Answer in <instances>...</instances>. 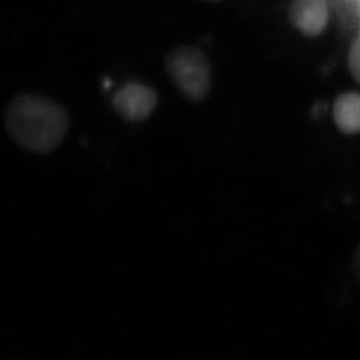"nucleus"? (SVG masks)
<instances>
[{"label":"nucleus","instance_id":"nucleus-1","mask_svg":"<svg viewBox=\"0 0 360 360\" xmlns=\"http://www.w3.org/2000/svg\"><path fill=\"white\" fill-rule=\"evenodd\" d=\"M4 124L16 144L34 154H50L65 141L70 119L63 105L37 94L15 96Z\"/></svg>","mask_w":360,"mask_h":360},{"label":"nucleus","instance_id":"nucleus-2","mask_svg":"<svg viewBox=\"0 0 360 360\" xmlns=\"http://www.w3.org/2000/svg\"><path fill=\"white\" fill-rule=\"evenodd\" d=\"M168 77L180 94L193 103L207 98L212 86V71L206 53L193 46H180L166 58Z\"/></svg>","mask_w":360,"mask_h":360},{"label":"nucleus","instance_id":"nucleus-3","mask_svg":"<svg viewBox=\"0 0 360 360\" xmlns=\"http://www.w3.org/2000/svg\"><path fill=\"white\" fill-rule=\"evenodd\" d=\"M112 105L120 117L138 123L153 115L158 105V94L148 84L129 82L114 95Z\"/></svg>","mask_w":360,"mask_h":360},{"label":"nucleus","instance_id":"nucleus-4","mask_svg":"<svg viewBox=\"0 0 360 360\" xmlns=\"http://www.w3.org/2000/svg\"><path fill=\"white\" fill-rule=\"evenodd\" d=\"M288 20L302 35L316 38L328 26V3L327 0H292L288 7Z\"/></svg>","mask_w":360,"mask_h":360},{"label":"nucleus","instance_id":"nucleus-5","mask_svg":"<svg viewBox=\"0 0 360 360\" xmlns=\"http://www.w3.org/2000/svg\"><path fill=\"white\" fill-rule=\"evenodd\" d=\"M333 117L338 129L346 135L360 132V94L348 91L339 95L333 105Z\"/></svg>","mask_w":360,"mask_h":360},{"label":"nucleus","instance_id":"nucleus-6","mask_svg":"<svg viewBox=\"0 0 360 360\" xmlns=\"http://www.w3.org/2000/svg\"><path fill=\"white\" fill-rule=\"evenodd\" d=\"M348 70L352 77L360 84V32L352 41V46L348 52Z\"/></svg>","mask_w":360,"mask_h":360},{"label":"nucleus","instance_id":"nucleus-7","mask_svg":"<svg viewBox=\"0 0 360 360\" xmlns=\"http://www.w3.org/2000/svg\"><path fill=\"white\" fill-rule=\"evenodd\" d=\"M352 272L355 275V279L360 285V242L359 245H356L354 255H352Z\"/></svg>","mask_w":360,"mask_h":360},{"label":"nucleus","instance_id":"nucleus-8","mask_svg":"<svg viewBox=\"0 0 360 360\" xmlns=\"http://www.w3.org/2000/svg\"><path fill=\"white\" fill-rule=\"evenodd\" d=\"M203 1H211V3H215V1H221V0H203Z\"/></svg>","mask_w":360,"mask_h":360}]
</instances>
